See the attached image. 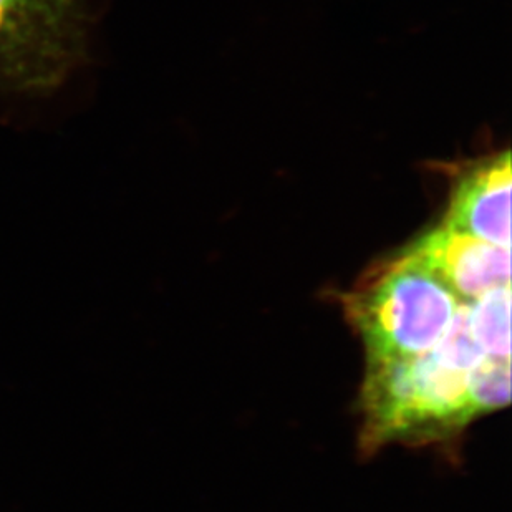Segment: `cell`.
Returning <instances> with one entry per match:
<instances>
[{"instance_id": "1", "label": "cell", "mask_w": 512, "mask_h": 512, "mask_svg": "<svg viewBox=\"0 0 512 512\" xmlns=\"http://www.w3.org/2000/svg\"><path fill=\"white\" fill-rule=\"evenodd\" d=\"M461 305L408 249L348 297L347 312L368 357L418 358L445 337Z\"/></svg>"}, {"instance_id": "2", "label": "cell", "mask_w": 512, "mask_h": 512, "mask_svg": "<svg viewBox=\"0 0 512 512\" xmlns=\"http://www.w3.org/2000/svg\"><path fill=\"white\" fill-rule=\"evenodd\" d=\"M471 372L441 362L433 352L418 358L368 357L363 393L368 446L459 430L479 415L469 393Z\"/></svg>"}, {"instance_id": "3", "label": "cell", "mask_w": 512, "mask_h": 512, "mask_svg": "<svg viewBox=\"0 0 512 512\" xmlns=\"http://www.w3.org/2000/svg\"><path fill=\"white\" fill-rule=\"evenodd\" d=\"M80 50L75 0H0V90L62 82Z\"/></svg>"}, {"instance_id": "4", "label": "cell", "mask_w": 512, "mask_h": 512, "mask_svg": "<svg viewBox=\"0 0 512 512\" xmlns=\"http://www.w3.org/2000/svg\"><path fill=\"white\" fill-rule=\"evenodd\" d=\"M463 302L511 285V249L441 226L410 247Z\"/></svg>"}, {"instance_id": "5", "label": "cell", "mask_w": 512, "mask_h": 512, "mask_svg": "<svg viewBox=\"0 0 512 512\" xmlns=\"http://www.w3.org/2000/svg\"><path fill=\"white\" fill-rule=\"evenodd\" d=\"M511 156H494L459 181L443 226L511 249Z\"/></svg>"}, {"instance_id": "6", "label": "cell", "mask_w": 512, "mask_h": 512, "mask_svg": "<svg viewBox=\"0 0 512 512\" xmlns=\"http://www.w3.org/2000/svg\"><path fill=\"white\" fill-rule=\"evenodd\" d=\"M469 332L488 357L511 358V285L466 304Z\"/></svg>"}, {"instance_id": "7", "label": "cell", "mask_w": 512, "mask_h": 512, "mask_svg": "<svg viewBox=\"0 0 512 512\" xmlns=\"http://www.w3.org/2000/svg\"><path fill=\"white\" fill-rule=\"evenodd\" d=\"M511 365L504 358L486 357L469 373V393L478 413L508 405Z\"/></svg>"}]
</instances>
